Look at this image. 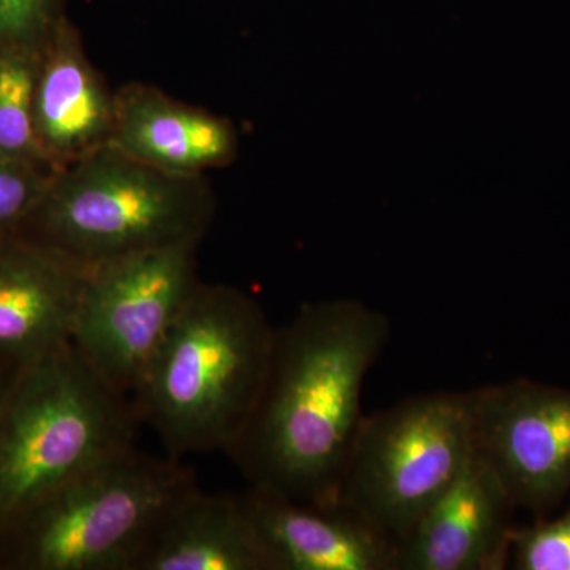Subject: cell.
Returning <instances> with one entry per match:
<instances>
[{
    "instance_id": "cell-9",
    "label": "cell",
    "mask_w": 570,
    "mask_h": 570,
    "mask_svg": "<svg viewBox=\"0 0 570 570\" xmlns=\"http://www.w3.org/2000/svg\"><path fill=\"white\" fill-rule=\"evenodd\" d=\"M515 509L475 448L460 478L395 542L393 570H502L510 561Z\"/></svg>"
},
{
    "instance_id": "cell-10",
    "label": "cell",
    "mask_w": 570,
    "mask_h": 570,
    "mask_svg": "<svg viewBox=\"0 0 570 570\" xmlns=\"http://www.w3.org/2000/svg\"><path fill=\"white\" fill-rule=\"evenodd\" d=\"M89 269L21 236L0 239V360L24 366L71 343Z\"/></svg>"
},
{
    "instance_id": "cell-1",
    "label": "cell",
    "mask_w": 570,
    "mask_h": 570,
    "mask_svg": "<svg viewBox=\"0 0 570 570\" xmlns=\"http://www.w3.org/2000/svg\"><path fill=\"white\" fill-rule=\"evenodd\" d=\"M392 325L356 299L303 306L275 330L257 403L225 455L250 489L302 504H337L363 385Z\"/></svg>"
},
{
    "instance_id": "cell-13",
    "label": "cell",
    "mask_w": 570,
    "mask_h": 570,
    "mask_svg": "<svg viewBox=\"0 0 570 570\" xmlns=\"http://www.w3.org/2000/svg\"><path fill=\"white\" fill-rule=\"evenodd\" d=\"M242 501L276 570H393L395 540L354 510L253 489Z\"/></svg>"
},
{
    "instance_id": "cell-4",
    "label": "cell",
    "mask_w": 570,
    "mask_h": 570,
    "mask_svg": "<svg viewBox=\"0 0 570 570\" xmlns=\"http://www.w3.org/2000/svg\"><path fill=\"white\" fill-rule=\"evenodd\" d=\"M216 208L206 176L167 174L107 146L56 171L17 236L94 268L202 243Z\"/></svg>"
},
{
    "instance_id": "cell-3",
    "label": "cell",
    "mask_w": 570,
    "mask_h": 570,
    "mask_svg": "<svg viewBox=\"0 0 570 570\" xmlns=\"http://www.w3.org/2000/svg\"><path fill=\"white\" fill-rule=\"evenodd\" d=\"M138 423L71 343L22 366L0 407V553L56 491L134 448Z\"/></svg>"
},
{
    "instance_id": "cell-6",
    "label": "cell",
    "mask_w": 570,
    "mask_h": 570,
    "mask_svg": "<svg viewBox=\"0 0 570 570\" xmlns=\"http://www.w3.org/2000/svg\"><path fill=\"white\" fill-rule=\"evenodd\" d=\"M475 448L472 390L407 397L363 419L337 504L396 542L455 483Z\"/></svg>"
},
{
    "instance_id": "cell-12",
    "label": "cell",
    "mask_w": 570,
    "mask_h": 570,
    "mask_svg": "<svg viewBox=\"0 0 570 570\" xmlns=\"http://www.w3.org/2000/svg\"><path fill=\"white\" fill-rule=\"evenodd\" d=\"M110 146L167 174L206 176L238 159L239 135L224 116L148 82H129L116 89Z\"/></svg>"
},
{
    "instance_id": "cell-14",
    "label": "cell",
    "mask_w": 570,
    "mask_h": 570,
    "mask_svg": "<svg viewBox=\"0 0 570 570\" xmlns=\"http://www.w3.org/2000/svg\"><path fill=\"white\" fill-rule=\"evenodd\" d=\"M137 570H276L242 497L193 491L160 524Z\"/></svg>"
},
{
    "instance_id": "cell-2",
    "label": "cell",
    "mask_w": 570,
    "mask_h": 570,
    "mask_svg": "<svg viewBox=\"0 0 570 570\" xmlns=\"http://www.w3.org/2000/svg\"><path fill=\"white\" fill-rule=\"evenodd\" d=\"M275 330L254 296L197 284L132 395L165 455L227 453L257 403Z\"/></svg>"
},
{
    "instance_id": "cell-5",
    "label": "cell",
    "mask_w": 570,
    "mask_h": 570,
    "mask_svg": "<svg viewBox=\"0 0 570 570\" xmlns=\"http://www.w3.org/2000/svg\"><path fill=\"white\" fill-rule=\"evenodd\" d=\"M197 489L181 460L122 450L18 524L2 543L6 570H137L168 513Z\"/></svg>"
},
{
    "instance_id": "cell-7",
    "label": "cell",
    "mask_w": 570,
    "mask_h": 570,
    "mask_svg": "<svg viewBox=\"0 0 570 570\" xmlns=\"http://www.w3.org/2000/svg\"><path fill=\"white\" fill-rule=\"evenodd\" d=\"M200 246L157 247L89 269L71 346L110 387L130 400L200 283Z\"/></svg>"
},
{
    "instance_id": "cell-18",
    "label": "cell",
    "mask_w": 570,
    "mask_h": 570,
    "mask_svg": "<svg viewBox=\"0 0 570 570\" xmlns=\"http://www.w3.org/2000/svg\"><path fill=\"white\" fill-rule=\"evenodd\" d=\"M510 558L519 570H570V509L530 528H513Z\"/></svg>"
},
{
    "instance_id": "cell-11",
    "label": "cell",
    "mask_w": 570,
    "mask_h": 570,
    "mask_svg": "<svg viewBox=\"0 0 570 570\" xmlns=\"http://www.w3.org/2000/svg\"><path fill=\"white\" fill-rule=\"evenodd\" d=\"M115 112L116 91L67 17L41 50L33 94L37 140L52 170L110 146Z\"/></svg>"
},
{
    "instance_id": "cell-8",
    "label": "cell",
    "mask_w": 570,
    "mask_h": 570,
    "mask_svg": "<svg viewBox=\"0 0 570 570\" xmlns=\"http://www.w3.org/2000/svg\"><path fill=\"white\" fill-rule=\"evenodd\" d=\"M475 444L515 508L542 512L570 491V390L519 381L472 390Z\"/></svg>"
},
{
    "instance_id": "cell-17",
    "label": "cell",
    "mask_w": 570,
    "mask_h": 570,
    "mask_svg": "<svg viewBox=\"0 0 570 570\" xmlns=\"http://www.w3.org/2000/svg\"><path fill=\"white\" fill-rule=\"evenodd\" d=\"M56 171L0 157V239L20 234Z\"/></svg>"
},
{
    "instance_id": "cell-15",
    "label": "cell",
    "mask_w": 570,
    "mask_h": 570,
    "mask_svg": "<svg viewBox=\"0 0 570 570\" xmlns=\"http://www.w3.org/2000/svg\"><path fill=\"white\" fill-rule=\"evenodd\" d=\"M40 51L0 50V157L52 170L33 124Z\"/></svg>"
},
{
    "instance_id": "cell-20",
    "label": "cell",
    "mask_w": 570,
    "mask_h": 570,
    "mask_svg": "<svg viewBox=\"0 0 570 570\" xmlns=\"http://www.w3.org/2000/svg\"><path fill=\"white\" fill-rule=\"evenodd\" d=\"M0 570H6V564H3L2 553H0Z\"/></svg>"
},
{
    "instance_id": "cell-16",
    "label": "cell",
    "mask_w": 570,
    "mask_h": 570,
    "mask_svg": "<svg viewBox=\"0 0 570 570\" xmlns=\"http://www.w3.org/2000/svg\"><path fill=\"white\" fill-rule=\"evenodd\" d=\"M67 17L66 0H0V50H43Z\"/></svg>"
},
{
    "instance_id": "cell-19",
    "label": "cell",
    "mask_w": 570,
    "mask_h": 570,
    "mask_svg": "<svg viewBox=\"0 0 570 570\" xmlns=\"http://www.w3.org/2000/svg\"><path fill=\"white\" fill-rule=\"evenodd\" d=\"M21 367L22 366L6 362V360H0V407H2L7 393H9L11 385H13L18 371H20Z\"/></svg>"
}]
</instances>
